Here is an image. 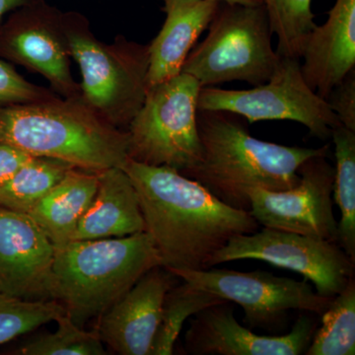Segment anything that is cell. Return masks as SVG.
<instances>
[{"mask_svg":"<svg viewBox=\"0 0 355 355\" xmlns=\"http://www.w3.org/2000/svg\"><path fill=\"white\" fill-rule=\"evenodd\" d=\"M123 169L139 196L146 232L167 270H209L212 257L231 238L260 229L251 212L229 207L176 169L132 159Z\"/></svg>","mask_w":355,"mask_h":355,"instance_id":"1","label":"cell"},{"mask_svg":"<svg viewBox=\"0 0 355 355\" xmlns=\"http://www.w3.org/2000/svg\"><path fill=\"white\" fill-rule=\"evenodd\" d=\"M198 130L202 156L181 174L202 184L229 207L247 211L252 188H293L300 180L299 167L313 156L330 151V146L306 148L263 141L227 112L198 111Z\"/></svg>","mask_w":355,"mask_h":355,"instance_id":"2","label":"cell"},{"mask_svg":"<svg viewBox=\"0 0 355 355\" xmlns=\"http://www.w3.org/2000/svg\"><path fill=\"white\" fill-rule=\"evenodd\" d=\"M0 144L94 173L123 168L130 159L127 130L103 120L80 98L0 107Z\"/></svg>","mask_w":355,"mask_h":355,"instance_id":"3","label":"cell"},{"mask_svg":"<svg viewBox=\"0 0 355 355\" xmlns=\"http://www.w3.org/2000/svg\"><path fill=\"white\" fill-rule=\"evenodd\" d=\"M159 266L160 256L146 231L125 237L72 240L55 248L51 298L64 306L73 323L83 327Z\"/></svg>","mask_w":355,"mask_h":355,"instance_id":"4","label":"cell"},{"mask_svg":"<svg viewBox=\"0 0 355 355\" xmlns=\"http://www.w3.org/2000/svg\"><path fill=\"white\" fill-rule=\"evenodd\" d=\"M69 53L80 69L81 101L118 128H128L147 92L149 46L116 37L103 43L81 16L64 15Z\"/></svg>","mask_w":355,"mask_h":355,"instance_id":"5","label":"cell"},{"mask_svg":"<svg viewBox=\"0 0 355 355\" xmlns=\"http://www.w3.org/2000/svg\"><path fill=\"white\" fill-rule=\"evenodd\" d=\"M207 29L182 69L202 88L232 81L258 86L272 77L280 57L272 48L273 33L263 4L219 2Z\"/></svg>","mask_w":355,"mask_h":355,"instance_id":"6","label":"cell"},{"mask_svg":"<svg viewBox=\"0 0 355 355\" xmlns=\"http://www.w3.org/2000/svg\"><path fill=\"white\" fill-rule=\"evenodd\" d=\"M200 89L197 79L184 72L147 88L144 104L128 127V158L180 173L197 164L202 156L198 130Z\"/></svg>","mask_w":355,"mask_h":355,"instance_id":"7","label":"cell"},{"mask_svg":"<svg viewBox=\"0 0 355 355\" xmlns=\"http://www.w3.org/2000/svg\"><path fill=\"white\" fill-rule=\"evenodd\" d=\"M280 57V55H279ZM198 111L227 112L250 123L292 121L301 123L318 139H330L340 125L327 100L306 83L299 58L280 57L279 64L266 83L248 90L200 89Z\"/></svg>","mask_w":355,"mask_h":355,"instance_id":"8","label":"cell"},{"mask_svg":"<svg viewBox=\"0 0 355 355\" xmlns=\"http://www.w3.org/2000/svg\"><path fill=\"white\" fill-rule=\"evenodd\" d=\"M168 270L196 288L241 306L250 329L279 331L286 326L289 311L322 315L334 298L320 295L305 279L299 282L261 270Z\"/></svg>","mask_w":355,"mask_h":355,"instance_id":"9","label":"cell"},{"mask_svg":"<svg viewBox=\"0 0 355 355\" xmlns=\"http://www.w3.org/2000/svg\"><path fill=\"white\" fill-rule=\"evenodd\" d=\"M239 260L297 272L326 297H335L354 279L355 263L338 243L277 229L234 236L212 257L210 266Z\"/></svg>","mask_w":355,"mask_h":355,"instance_id":"10","label":"cell"},{"mask_svg":"<svg viewBox=\"0 0 355 355\" xmlns=\"http://www.w3.org/2000/svg\"><path fill=\"white\" fill-rule=\"evenodd\" d=\"M328 153L299 167L298 184L284 191L252 188L250 212L263 227L298 233L338 243V222L334 214L335 167Z\"/></svg>","mask_w":355,"mask_h":355,"instance_id":"11","label":"cell"},{"mask_svg":"<svg viewBox=\"0 0 355 355\" xmlns=\"http://www.w3.org/2000/svg\"><path fill=\"white\" fill-rule=\"evenodd\" d=\"M233 310L226 302L191 317L184 336L187 352L195 355H299L305 354L316 331V323L303 315L286 335H257L238 323Z\"/></svg>","mask_w":355,"mask_h":355,"instance_id":"12","label":"cell"},{"mask_svg":"<svg viewBox=\"0 0 355 355\" xmlns=\"http://www.w3.org/2000/svg\"><path fill=\"white\" fill-rule=\"evenodd\" d=\"M55 247L28 214L0 205V293L51 300Z\"/></svg>","mask_w":355,"mask_h":355,"instance_id":"13","label":"cell"},{"mask_svg":"<svg viewBox=\"0 0 355 355\" xmlns=\"http://www.w3.org/2000/svg\"><path fill=\"white\" fill-rule=\"evenodd\" d=\"M2 49L18 64L37 72L64 99H79L80 84L70 69L64 15L34 6L16 21L2 39Z\"/></svg>","mask_w":355,"mask_h":355,"instance_id":"14","label":"cell"},{"mask_svg":"<svg viewBox=\"0 0 355 355\" xmlns=\"http://www.w3.org/2000/svg\"><path fill=\"white\" fill-rule=\"evenodd\" d=\"M178 279L161 266L146 272L99 317L97 330L102 342L118 354L150 355L166 293Z\"/></svg>","mask_w":355,"mask_h":355,"instance_id":"15","label":"cell"},{"mask_svg":"<svg viewBox=\"0 0 355 355\" xmlns=\"http://www.w3.org/2000/svg\"><path fill=\"white\" fill-rule=\"evenodd\" d=\"M300 60L306 83L327 100L355 69V0H336L326 22L306 37Z\"/></svg>","mask_w":355,"mask_h":355,"instance_id":"16","label":"cell"},{"mask_svg":"<svg viewBox=\"0 0 355 355\" xmlns=\"http://www.w3.org/2000/svg\"><path fill=\"white\" fill-rule=\"evenodd\" d=\"M218 4L212 0H164V24L148 44L147 88L181 73L189 53L209 28Z\"/></svg>","mask_w":355,"mask_h":355,"instance_id":"17","label":"cell"},{"mask_svg":"<svg viewBox=\"0 0 355 355\" xmlns=\"http://www.w3.org/2000/svg\"><path fill=\"white\" fill-rule=\"evenodd\" d=\"M144 231L139 196L127 172L114 167L98 173L97 191L72 240L125 237Z\"/></svg>","mask_w":355,"mask_h":355,"instance_id":"18","label":"cell"},{"mask_svg":"<svg viewBox=\"0 0 355 355\" xmlns=\"http://www.w3.org/2000/svg\"><path fill=\"white\" fill-rule=\"evenodd\" d=\"M98 188V173L72 168L31 210L28 216L43 231L53 247L73 239Z\"/></svg>","mask_w":355,"mask_h":355,"instance_id":"19","label":"cell"},{"mask_svg":"<svg viewBox=\"0 0 355 355\" xmlns=\"http://www.w3.org/2000/svg\"><path fill=\"white\" fill-rule=\"evenodd\" d=\"M331 137L336 158L333 200L340 212L338 243L355 263V132L340 125Z\"/></svg>","mask_w":355,"mask_h":355,"instance_id":"20","label":"cell"},{"mask_svg":"<svg viewBox=\"0 0 355 355\" xmlns=\"http://www.w3.org/2000/svg\"><path fill=\"white\" fill-rule=\"evenodd\" d=\"M72 168L74 167L53 159H29L0 184V205L20 214H29Z\"/></svg>","mask_w":355,"mask_h":355,"instance_id":"21","label":"cell"},{"mask_svg":"<svg viewBox=\"0 0 355 355\" xmlns=\"http://www.w3.org/2000/svg\"><path fill=\"white\" fill-rule=\"evenodd\" d=\"M183 282V280H182ZM228 301L200 291L188 282L177 284L166 293L162 315L150 355H171L187 320L210 306Z\"/></svg>","mask_w":355,"mask_h":355,"instance_id":"22","label":"cell"},{"mask_svg":"<svg viewBox=\"0 0 355 355\" xmlns=\"http://www.w3.org/2000/svg\"><path fill=\"white\" fill-rule=\"evenodd\" d=\"M306 355L355 354V280L350 279L322 314Z\"/></svg>","mask_w":355,"mask_h":355,"instance_id":"23","label":"cell"},{"mask_svg":"<svg viewBox=\"0 0 355 355\" xmlns=\"http://www.w3.org/2000/svg\"><path fill=\"white\" fill-rule=\"evenodd\" d=\"M270 28L277 37L280 57L300 60L303 43L316 26L312 0H261Z\"/></svg>","mask_w":355,"mask_h":355,"instance_id":"24","label":"cell"},{"mask_svg":"<svg viewBox=\"0 0 355 355\" xmlns=\"http://www.w3.org/2000/svg\"><path fill=\"white\" fill-rule=\"evenodd\" d=\"M58 329L30 338L15 352L22 355H104V343L97 329L84 330L67 313L55 320Z\"/></svg>","mask_w":355,"mask_h":355,"instance_id":"25","label":"cell"},{"mask_svg":"<svg viewBox=\"0 0 355 355\" xmlns=\"http://www.w3.org/2000/svg\"><path fill=\"white\" fill-rule=\"evenodd\" d=\"M64 313L55 300H24L0 293V345L55 322Z\"/></svg>","mask_w":355,"mask_h":355,"instance_id":"26","label":"cell"},{"mask_svg":"<svg viewBox=\"0 0 355 355\" xmlns=\"http://www.w3.org/2000/svg\"><path fill=\"white\" fill-rule=\"evenodd\" d=\"M57 97L53 90L30 83L11 65L0 60V107L44 101Z\"/></svg>","mask_w":355,"mask_h":355,"instance_id":"27","label":"cell"},{"mask_svg":"<svg viewBox=\"0 0 355 355\" xmlns=\"http://www.w3.org/2000/svg\"><path fill=\"white\" fill-rule=\"evenodd\" d=\"M327 102L340 125L355 132V69L331 91Z\"/></svg>","mask_w":355,"mask_h":355,"instance_id":"28","label":"cell"},{"mask_svg":"<svg viewBox=\"0 0 355 355\" xmlns=\"http://www.w3.org/2000/svg\"><path fill=\"white\" fill-rule=\"evenodd\" d=\"M31 158L32 156L22 153L19 149L0 144V184L6 182Z\"/></svg>","mask_w":355,"mask_h":355,"instance_id":"29","label":"cell"},{"mask_svg":"<svg viewBox=\"0 0 355 355\" xmlns=\"http://www.w3.org/2000/svg\"><path fill=\"white\" fill-rule=\"evenodd\" d=\"M30 4H31V0H0V21L6 14L14 9L29 6Z\"/></svg>","mask_w":355,"mask_h":355,"instance_id":"30","label":"cell"},{"mask_svg":"<svg viewBox=\"0 0 355 355\" xmlns=\"http://www.w3.org/2000/svg\"><path fill=\"white\" fill-rule=\"evenodd\" d=\"M216 2H225L230 4H241V6H261V0H212Z\"/></svg>","mask_w":355,"mask_h":355,"instance_id":"31","label":"cell"}]
</instances>
